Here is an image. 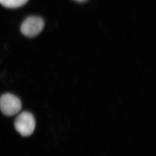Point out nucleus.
Wrapping results in <instances>:
<instances>
[{
    "label": "nucleus",
    "mask_w": 156,
    "mask_h": 156,
    "mask_svg": "<svg viewBox=\"0 0 156 156\" xmlns=\"http://www.w3.org/2000/svg\"><path fill=\"white\" fill-rule=\"evenodd\" d=\"M22 108V103L16 96L6 93L0 97V110L4 115L12 116L17 114Z\"/></svg>",
    "instance_id": "f03ea898"
},
{
    "label": "nucleus",
    "mask_w": 156,
    "mask_h": 156,
    "mask_svg": "<svg viewBox=\"0 0 156 156\" xmlns=\"http://www.w3.org/2000/svg\"><path fill=\"white\" fill-rule=\"evenodd\" d=\"M14 127L18 133L23 136H28L33 134L35 127L34 115L29 112H22L17 117Z\"/></svg>",
    "instance_id": "f257e3e1"
},
{
    "label": "nucleus",
    "mask_w": 156,
    "mask_h": 156,
    "mask_svg": "<svg viewBox=\"0 0 156 156\" xmlns=\"http://www.w3.org/2000/svg\"><path fill=\"white\" fill-rule=\"evenodd\" d=\"M44 26V21L41 17L31 16L26 18L22 22L21 32L26 37H33L40 34Z\"/></svg>",
    "instance_id": "7ed1b4c3"
},
{
    "label": "nucleus",
    "mask_w": 156,
    "mask_h": 156,
    "mask_svg": "<svg viewBox=\"0 0 156 156\" xmlns=\"http://www.w3.org/2000/svg\"><path fill=\"white\" fill-rule=\"evenodd\" d=\"M75 1H76L78 2H81L84 1H86V0H75Z\"/></svg>",
    "instance_id": "39448f33"
},
{
    "label": "nucleus",
    "mask_w": 156,
    "mask_h": 156,
    "mask_svg": "<svg viewBox=\"0 0 156 156\" xmlns=\"http://www.w3.org/2000/svg\"><path fill=\"white\" fill-rule=\"evenodd\" d=\"M29 0H0V4L8 8H17L24 6Z\"/></svg>",
    "instance_id": "20e7f679"
}]
</instances>
